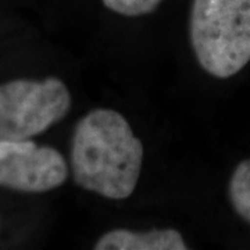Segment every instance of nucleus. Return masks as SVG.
<instances>
[{
    "label": "nucleus",
    "instance_id": "1",
    "mask_svg": "<svg viewBox=\"0 0 250 250\" xmlns=\"http://www.w3.org/2000/svg\"><path fill=\"white\" fill-rule=\"evenodd\" d=\"M143 143L113 108H95L74 126L70 164L74 182L110 200H125L138 187Z\"/></svg>",
    "mask_w": 250,
    "mask_h": 250
},
{
    "label": "nucleus",
    "instance_id": "2",
    "mask_svg": "<svg viewBox=\"0 0 250 250\" xmlns=\"http://www.w3.org/2000/svg\"><path fill=\"white\" fill-rule=\"evenodd\" d=\"M189 39L208 75H236L250 62V0H193Z\"/></svg>",
    "mask_w": 250,
    "mask_h": 250
},
{
    "label": "nucleus",
    "instance_id": "3",
    "mask_svg": "<svg viewBox=\"0 0 250 250\" xmlns=\"http://www.w3.org/2000/svg\"><path fill=\"white\" fill-rule=\"evenodd\" d=\"M71 106L70 89L56 77L0 83V141H25L43 134Z\"/></svg>",
    "mask_w": 250,
    "mask_h": 250
},
{
    "label": "nucleus",
    "instance_id": "4",
    "mask_svg": "<svg viewBox=\"0 0 250 250\" xmlns=\"http://www.w3.org/2000/svg\"><path fill=\"white\" fill-rule=\"evenodd\" d=\"M70 174L62 153L31 139L0 141V187L43 193L62 187Z\"/></svg>",
    "mask_w": 250,
    "mask_h": 250
},
{
    "label": "nucleus",
    "instance_id": "5",
    "mask_svg": "<svg viewBox=\"0 0 250 250\" xmlns=\"http://www.w3.org/2000/svg\"><path fill=\"white\" fill-rule=\"evenodd\" d=\"M96 250H187L182 233L174 228H154L149 231L111 229L95 243Z\"/></svg>",
    "mask_w": 250,
    "mask_h": 250
},
{
    "label": "nucleus",
    "instance_id": "6",
    "mask_svg": "<svg viewBox=\"0 0 250 250\" xmlns=\"http://www.w3.org/2000/svg\"><path fill=\"white\" fill-rule=\"evenodd\" d=\"M228 197L235 213L250 224V159L235 167L228 184Z\"/></svg>",
    "mask_w": 250,
    "mask_h": 250
},
{
    "label": "nucleus",
    "instance_id": "7",
    "mask_svg": "<svg viewBox=\"0 0 250 250\" xmlns=\"http://www.w3.org/2000/svg\"><path fill=\"white\" fill-rule=\"evenodd\" d=\"M110 11L124 17H141L150 14L163 0H102Z\"/></svg>",
    "mask_w": 250,
    "mask_h": 250
}]
</instances>
